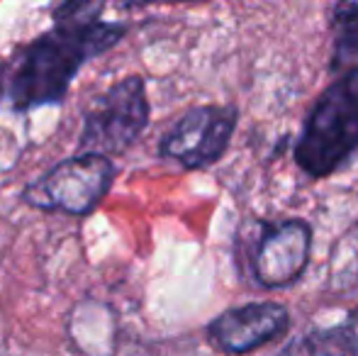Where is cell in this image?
Listing matches in <instances>:
<instances>
[{
    "label": "cell",
    "mask_w": 358,
    "mask_h": 356,
    "mask_svg": "<svg viewBox=\"0 0 358 356\" xmlns=\"http://www.w3.org/2000/svg\"><path fill=\"white\" fill-rule=\"evenodd\" d=\"M103 3L69 0L52 8V29L22 47L10 73V105L17 113L62 105L78 71L122 42L127 24L105 22Z\"/></svg>",
    "instance_id": "cell-1"
},
{
    "label": "cell",
    "mask_w": 358,
    "mask_h": 356,
    "mask_svg": "<svg viewBox=\"0 0 358 356\" xmlns=\"http://www.w3.org/2000/svg\"><path fill=\"white\" fill-rule=\"evenodd\" d=\"M358 152V69L341 73L317 98L292 149L312 178H327Z\"/></svg>",
    "instance_id": "cell-2"
},
{
    "label": "cell",
    "mask_w": 358,
    "mask_h": 356,
    "mask_svg": "<svg viewBox=\"0 0 358 356\" xmlns=\"http://www.w3.org/2000/svg\"><path fill=\"white\" fill-rule=\"evenodd\" d=\"M151 118L146 83L142 76H124L108 90L95 95L83 113L76 154L120 157L146 129Z\"/></svg>",
    "instance_id": "cell-3"
},
{
    "label": "cell",
    "mask_w": 358,
    "mask_h": 356,
    "mask_svg": "<svg viewBox=\"0 0 358 356\" xmlns=\"http://www.w3.org/2000/svg\"><path fill=\"white\" fill-rule=\"evenodd\" d=\"M117 176L113 159L98 154H76L54 164L39 178L29 180L22 190V200L47 213H66L85 218L110 193Z\"/></svg>",
    "instance_id": "cell-4"
},
{
    "label": "cell",
    "mask_w": 358,
    "mask_h": 356,
    "mask_svg": "<svg viewBox=\"0 0 358 356\" xmlns=\"http://www.w3.org/2000/svg\"><path fill=\"white\" fill-rule=\"evenodd\" d=\"M241 244V264L264 288H285L302 276L312 252V227L300 218L254 220Z\"/></svg>",
    "instance_id": "cell-5"
},
{
    "label": "cell",
    "mask_w": 358,
    "mask_h": 356,
    "mask_svg": "<svg viewBox=\"0 0 358 356\" xmlns=\"http://www.w3.org/2000/svg\"><path fill=\"white\" fill-rule=\"evenodd\" d=\"M239 110L236 105H195L183 113L161 137L159 154L185 171L208 169L224 157L234 137Z\"/></svg>",
    "instance_id": "cell-6"
},
{
    "label": "cell",
    "mask_w": 358,
    "mask_h": 356,
    "mask_svg": "<svg viewBox=\"0 0 358 356\" xmlns=\"http://www.w3.org/2000/svg\"><path fill=\"white\" fill-rule=\"evenodd\" d=\"M290 329V313L283 303L259 300L220 313L208 325V342L220 354L244 356L275 342Z\"/></svg>",
    "instance_id": "cell-7"
},
{
    "label": "cell",
    "mask_w": 358,
    "mask_h": 356,
    "mask_svg": "<svg viewBox=\"0 0 358 356\" xmlns=\"http://www.w3.org/2000/svg\"><path fill=\"white\" fill-rule=\"evenodd\" d=\"M278 356H358V305L334 327H315L290 339Z\"/></svg>",
    "instance_id": "cell-8"
},
{
    "label": "cell",
    "mask_w": 358,
    "mask_h": 356,
    "mask_svg": "<svg viewBox=\"0 0 358 356\" xmlns=\"http://www.w3.org/2000/svg\"><path fill=\"white\" fill-rule=\"evenodd\" d=\"M358 69V3H339L331 10V62L329 71Z\"/></svg>",
    "instance_id": "cell-9"
},
{
    "label": "cell",
    "mask_w": 358,
    "mask_h": 356,
    "mask_svg": "<svg viewBox=\"0 0 358 356\" xmlns=\"http://www.w3.org/2000/svg\"><path fill=\"white\" fill-rule=\"evenodd\" d=\"M10 78V62H3L0 59V98H3V90H5V81Z\"/></svg>",
    "instance_id": "cell-10"
}]
</instances>
